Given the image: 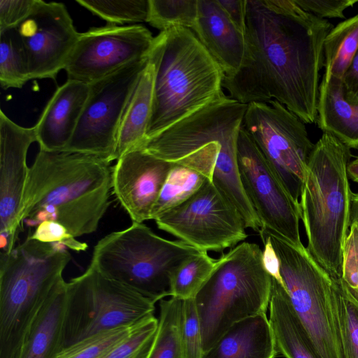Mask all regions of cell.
I'll return each instance as SVG.
<instances>
[{"instance_id": "9a60e30c", "label": "cell", "mask_w": 358, "mask_h": 358, "mask_svg": "<svg viewBox=\"0 0 358 358\" xmlns=\"http://www.w3.org/2000/svg\"><path fill=\"white\" fill-rule=\"evenodd\" d=\"M152 33L141 24H107L80 33L64 70L68 80L90 85L149 56Z\"/></svg>"}, {"instance_id": "d4e9b609", "label": "cell", "mask_w": 358, "mask_h": 358, "mask_svg": "<svg viewBox=\"0 0 358 358\" xmlns=\"http://www.w3.org/2000/svg\"><path fill=\"white\" fill-rule=\"evenodd\" d=\"M155 67L149 60L140 74L125 108L118 129L115 160L127 152L141 148L145 142L154 90Z\"/></svg>"}, {"instance_id": "7a4b0ae2", "label": "cell", "mask_w": 358, "mask_h": 358, "mask_svg": "<svg viewBox=\"0 0 358 358\" xmlns=\"http://www.w3.org/2000/svg\"><path fill=\"white\" fill-rule=\"evenodd\" d=\"M248 105L224 96L146 140L151 155L199 171L236 209L245 228L259 231L261 222L240 179L237 141Z\"/></svg>"}, {"instance_id": "7bdbcfd3", "label": "cell", "mask_w": 358, "mask_h": 358, "mask_svg": "<svg viewBox=\"0 0 358 358\" xmlns=\"http://www.w3.org/2000/svg\"><path fill=\"white\" fill-rule=\"evenodd\" d=\"M343 83L346 97L358 102V50L343 78Z\"/></svg>"}, {"instance_id": "e0dca14e", "label": "cell", "mask_w": 358, "mask_h": 358, "mask_svg": "<svg viewBox=\"0 0 358 358\" xmlns=\"http://www.w3.org/2000/svg\"><path fill=\"white\" fill-rule=\"evenodd\" d=\"M37 142L35 127H24L0 110V253L16 245L23 229L20 215L29 169V148Z\"/></svg>"}, {"instance_id": "836d02e7", "label": "cell", "mask_w": 358, "mask_h": 358, "mask_svg": "<svg viewBox=\"0 0 358 358\" xmlns=\"http://www.w3.org/2000/svg\"><path fill=\"white\" fill-rule=\"evenodd\" d=\"M136 324L92 335L64 348L55 358H104L129 336Z\"/></svg>"}, {"instance_id": "83f0119b", "label": "cell", "mask_w": 358, "mask_h": 358, "mask_svg": "<svg viewBox=\"0 0 358 358\" xmlns=\"http://www.w3.org/2000/svg\"><path fill=\"white\" fill-rule=\"evenodd\" d=\"M182 301L172 296L160 301L158 327L148 358H184L180 332Z\"/></svg>"}, {"instance_id": "d6986e66", "label": "cell", "mask_w": 358, "mask_h": 358, "mask_svg": "<svg viewBox=\"0 0 358 358\" xmlns=\"http://www.w3.org/2000/svg\"><path fill=\"white\" fill-rule=\"evenodd\" d=\"M89 92V85L71 80L56 90L34 126L40 150H65L76 129Z\"/></svg>"}, {"instance_id": "44dd1931", "label": "cell", "mask_w": 358, "mask_h": 358, "mask_svg": "<svg viewBox=\"0 0 358 358\" xmlns=\"http://www.w3.org/2000/svg\"><path fill=\"white\" fill-rule=\"evenodd\" d=\"M66 284L62 278L53 287L27 328L15 358H55L61 351Z\"/></svg>"}, {"instance_id": "ee69618b", "label": "cell", "mask_w": 358, "mask_h": 358, "mask_svg": "<svg viewBox=\"0 0 358 358\" xmlns=\"http://www.w3.org/2000/svg\"><path fill=\"white\" fill-rule=\"evenodd\" d=\"M355 222L358 227V193L352 192L350 202V223Z\"/></svg>"}, {"instance_id": "ffe728a7", "label": "cell", "mask_w": 358, "mask_h": 358, "mask_svg": "<svg viewBox=\"0 0 358 358\" xmlns=\"http://www.w3.org/2000/svg\"><path fill=\"white\" fill-rule=\"evenodd\" d=\"M192 31L224 76H231L239 70L245 53V36L231 22L217 0H198Z\"/></svg>"}, {"instance_id": "3957f363", "label": "cell", "mask_w": 358, "mask_h": 358, "mask_svg": "<svg viewBox=\"0 0 358 358\" xmlns=\"http://www.w3.org/2000/svg\"><path fill=\"white\" fill-rule=\"evenodd\" d=\"M112 173L110 163L92 155L39 150L24 189L22 227L51 220L76 238L96 231L110 203Z\"/></svg>"}, {"instance_id": "b9f144b4", "label": "cell", "mask_w": 358, "mask_h": 358, "mask_svg": "<svg viewBox=\"0 0 358 358\" xmlns=\"http://www.w3.org/2000/svg\"><path fill=\"white\" fill-rule=\"evenodd\" d=\"M259 236L264 245L262 261L264 268L271 277L282 284L280 273V262L277 254L268 238L262 234H259Z\"/></svg>"}, {"instance_id": "8d00e7d4", "label": "cell", "mask_w": 358, "mask_h": 358, "mask_svg": "<svg viewBox=\"0 0 358 358\" xmlns=\"http://www.w3.org/2000/svg\"><path fill=\"white\" fill-rule=\"evenodd\" d=\"M341 280L349 292L358 301V227L351 222L343 252Z\"/></svg>"}, {"instance_id": "f35d334b", "label": "cell", "mask_w": 358, "mask_h": 358, "mask_svg": "<svg viewBox=\"0 0 358 358\" xmlns=\"http://www.w3.org/2000/svg\"><path fill=\"white\" fill-rule=\"evenodd\" d=\"M303 10L321 19L344 18V10L358 0H294Z\"/></svg>"}, {"instance_id": "4dcf8cb0", "label": "cell", "mask_w": 358, "mask_h": 358, "mask_svg": "<svg viewBox=\"0 0 358 358\" xmlns=\"http://www.w3.org/2000/svg\"><path fill=\"white\" fill-rule=\"evenodd\" d=\"M29 80L26 55L15 28L1 31V87L4 90L22 88Z\"/></svg>"}, {"instance_id": "603a6c76", "label": "cell", "mask_w": 358, "mask_h": 358, "mask_svg": "<svg viewBox=\"0 0 358 358\" xmlns=\"http://www.w3.org/2000/svg\"><path fill=\"white\" fill-rule=\"evenodd\" d=\"M317 123L350 149L358 150V102L349 100L343 80L323 75L320 84Z\"/></svg>"}, {"instance_id": "f546056e", "label": "cell", "mask_w": 358, "mask_h": 358, "mask_svg": "<svg viewBox=\"0 0 358 358\" xmlns=\"http://www.w3.org/2000/svg\"><path fill=\"white\" fill-rule=\"evenodd\" d=\"M216 261L202 250L183 262L171 275L170 296L194 298L213 272Z\"/></svg>"}, {"instance_id": "6da1fadb", "label": "cell", "mask_w": 358, "mask_h": 358, "mask_svg": "<svg viewBox=\"0 0 358 358\" xmlns=\"http://www.w3.org/2000/svg\"><path fill=\"white\" fill-rule=\"evenodd\" d=\"M333 27L294 0H247L243 59L223 88L241 103L276 100L304 123L317 122L324 42Z\"/></svg>"}, {"instance_id": "277c9868", "label": "cell", "mask_w": 358, "mask_h": 358, "mask_svg": "<svg viewBox=\"0 0 358 358\" xmlns=\"http://www.w3.org/2000/svg\"><path fill=\"white\" fill-rule=\"evenodd\" d=\"M149 60L155 78L146 140L225 95L224 73L189 29L160 31Z\"/></svg>"}, {"instance_id": "8992f818", "label": "cell", "mask_w": 358, "mask_h": 358, "mask_svg": "<svg viewBox=\"0 0 358 358\" xmlns=\"http://www.w3.org/2000/svg\"><path fill=\"white\" fill-rule=\"evenodd\" d=\"M271 276L259 245L243 242L216 261L196 295L203 352L210 349L236 323L268 309Z\"/></svg>"}, {"instance_id": "60d3db41", "label": "cell", "mask_w": 358, "mask_h": 358, "mask_svg": "<svg viewBox=\"0 0 358 358\" xmlns=\"http://www.w3.org/2000/svg\"><path fill=\"white\" fill-rule=\"evenodd\" d=\"M217 2L235 27L245 34L247 0H217Z\"/></svg>"}, {"instance_id": "4fadbf2b", "label": "cell", "mask_w": 358, "mask_h": 358, "mask_svg": "<svg viewBox=\"0 0 358 358\" xmlns=\"http://www.w3.org/2000/svg\"><path fill=\"white\" fill-rule=\"evenodd\" d=\"M155 221L158 229L206 252H222L248 237L241 215L208 178L192 196Z\"/></svg>"}, {"instance_id": "e575fe53", "label": "cell", "mask_w": 358, "mask_h": 358, "mask_svg": "<svg viewBox=\"0 0 358 358\" xmlns=\"http://www.w3.org/2000/svg\"><path fill=\"white\" fill-rule=\"evenodd\" d=\"M158 327V319L150 316L138 322L132 331L104 358H148Z\"/></svg>"}, {"instance_id": "1f68e13d", "label": "cell", "mask_w": 358, "mask_h": 358, "mask_svg": "<svg viewBox=\"0 0 358 358\" xmlns=\"http://www.w3.org/2000/svg\"><path fill=\"white\" fill-rule=\"evenodd\" d=\"M76 2L110 24L123 26L147 22L150 0H76Z\"/></svg>"}, {"instance_id": "52a82bcc", "label": "cell", "mask_w": 358, "mask_h": 358, "mask_svg": "<svg viewBox=\"0 0 358 358\" xmlns=\"http://www.w3.org/2000/svg\"><path fill=\"white\" fill-rule=\"evenodd\" d=\"M60 243L29 236L0 253V358H15L32 320L71 259Z\"/></svg>"}, {"instance_id": "2e32d148", "label": "cell", "mask_w": 358, "mask_h": 358, "mask_svg": "<svg viewBox=\"0 0 358 358\" xmlns=\"http://www.w3.org/2000/svg\"><path fill=\"white\" fill-rule=\"evenodd\" d=\"M15 29L31 79L55 80L65 69L80 35L64 3L42 0L36 1L30 13Z\"/></svg>"}, {"instance_id": "8fae6325", "label": "cell", "mask_w": 358, "mask_h": 358, "mask_svg": "<svg viewBox=\"0 0 358 358\" xmlns=\"http://www.w3.org/2000/svg\"><path fill=\"white\" fill-rule=\"evenodd\" d=\"M242 128L299 203L307 164L315 145L305 123L282 103L271 100L248 104Z\"/></svg>"}, {"instance_id": "f6af8a7d", "label": "cell", "mask_w": 358, "mask_h": 358, "mask_svg": "<svg viewBox=\"0 0 358 358\" xmlns=\"http://www.w3.org/2000/svg\"><path fill=\"white\" fill-rule=\"evenodd\" d=\"M347 172L348 178L358 183V156L350 162L348 165Z\"/></svg>"}, {"instance_id": "5b68a950", "label": "cell", "mask_w": 358, "mask_h": 358, "mask_svg": "<svg viewBox=\"0 0 358 358\" xmlns=\"http://www.w3.org/2000/svg\"><path fill=\"white\" fill-rule=\"evenodd\" d=\"M350 148L323 132L310 155L300 195L308 239L306 248L334 279L342 278L343 252L350 224V189L347 168Z\"/></svg>"}, {"instance_id": "ac0fdd59", "label": "cell", "mask_w": 358, "mask_h": 358, "mask_svg": "<svg viewBox=\"0 0 358 358\" xmlns=\"http://www.w3.org/2000/svg\"><path fill=\"white\" fill-rule=\"evenodd\" d=\"M113 167V192L132 222L150 220L152 210L174 165L142 148L122 155Z\"/></svg>"}, {"instance_id": "484cf974", "label": "cell", "mask_w": 358, "mask_h": 358, "mask_svg": "<svg viewBox=\"0 0 358 358\" xmlns=\"http://www.w3.org/2000/svg\"><path fill=\"white\" fill-rule=\"evenodd\" d=\"M330 305L341 358H358V301L341 278H331Z\"/></svg>"}, {"instance_id": "74e56055", "label": "cell", "mask_w": 358, "mask_h": 358, "mask_svg": "<svg viewBox=\"0 0 358 358\" xmlns=\"http://www.w3.org/2000/svg\"><path fill=\"white\" fill-rule=\"evenodd\" d=\"M28 236L43 243H60L76 252L85 251L87 248L85 243L76 239L62 224L56 221L41 222Z\"/></svg>"}, {"instance_id": "cb8c5ba5", "label": "cell", "mask_w": 358, "mask_h": 358, "mask_svg": "<svg viewBox=\"0 0 358 358\" xmlns=\"http://www.w3.org/2000/svg\"><path fill=\"white\" fill-rule=\"evenodd\" d=\"M271 282L268 321L278 352L285 358H320L284 285L273 277Z\"/></svg>"}, {"instance_id": "4316f807", "label": "cell", "mask_w": 358, "mask_h": 358, "mask_svg": "<svg viewBox=\"0 0 358 358\" xmlns=\"http://www.w3.org/2000/svg\"><path fill=\"white\" fill-rule=\"evenodd\" d=\"M358 50V14L333 27L324 42L326 76L342 80Z\"/></svg>"}, {"instance_id": "7c38bea8", "label": "cell", "mask_w": 358, "mask_h": 358, "mask_svg": "<svg viewBox=\"0 0 358 358\" xmlns=\"http://www.w3.org/2000/svg\"><path fill=\"white\" fill-rule=\"evenodd\" d=\"M148 58L134 61L89 85L87 101L64 151L92 155L109 163L115 160L120 122Z\"/></svg>"}, {"instance_id": "9c48e42d", "label": "cell", "mask_w": 358, "mask_h": 358, "mask_svg": "<svg viewBox=\"0 0 358 358\" xmlns=\"http://www.w3.org/2000/svg\"><path fill=\"white\" fill-rule=\"evenodd\" d=\"M155 303L90 264L66 284L61 350L92 335L154 315Z\"/></svg>"}, {"instance_id": "d590c367", "label": "cell", "mask_w": 358, "mask_h": 358, "mask_svg": "<svg viewBox=\"0 0 358 358\" xmlns=\"http://www.w3.org/2000/svg\"><path fill=\"white\" fill-rule=\"evenodd\" d=\"M180 325L184 358H201L203 352L201 323L194 298L182 299Z\"/></svg>"}, {"instance_id": "ba28073f", "label": "cell", "mask_w": 358, "mask_h": 358, "mask_svg": "<svg viewBox=\"0 0 358 358\" xmlns=\"http://www.w3.org/2000/svg\"><path fill=\"white\" fill-rule=\"evenodd\" d=\"M200 250L181 240H168L143 223L112 232L94 248L91 263L153 302L170 296L173 271Z\"/></svg>"}, {"instance_id": "7402d4cb", "label": "cell", "mask_w": 358, "mask_h": 358, "mask_svg": "<svg viewBox=\"0 0 358 358\" xmlns=\"http://www.w3.org/2000/svg\"><path fill=\"white\" fill-rule=\"evenodd\" d=\"M278 353L266 313L233 325L201 358H275Z\"/></svg>"}, {"instance_id": "ab89813d", "label": "cell", "mask_w": 358, "mask_h": 358, "mask_svg": "<svg viewBox=\"0 0 358 358\" xmlns=\"http://www.w3.org/2000/svg\"><path fill=\"white\" fill-rule=\"evenodd\" d=\"M36 0H0V32L15 28L31 11Z\"/></svg>"}, {"instance_id": "30bf717a", "label": "cell", "mask_w": 358, "mask_h": 358, "mask_svg": "<svg viewBox=\"0 0 358 358\" xmlns=\"http://www.w3.org/2000/svg\"><path fill=\"white\" fill-rule=\"evenodd\" d=\"M279 259L280 273L292 306L320 358H341L334 330L331 278L302 244L296 245L262 228Z\"/></svg>"}, {"instance_id": "d6a6232c", "label": "cell", "mask_w": 358, "mask_h": 358, "mask_svg": "<svg viewBox=\"0 0 358 358\" xmlns=\"http://www.w3.org/2000/svg\"><path fill=\"white\" fill-rule=\"evenodd\" d=\"M198 10V0H150L147 22L161 31L180 27L192 30Z\"/></svg>"}, {"instance_id": "f1b7e54d", "label": "cell", "mask_w": 358, "mask_h": 358, "mask_svg": "<svg viewBox=\"0 0 358 358\" xmlns=\"http://www.w3.org/2000/svg\"><path fill=\"white\" fill-rule=\"evenodd\" d=\"M206 179L193 169L174 164L152 210L150 220H156L185 201L200 189Z\"/></svg>"}, {"instance_id": "5bb4252c", "label": "cell", "mask_w": 358, "mask_h": 358, "mask_svg": "<svg viewBox=\"0 0 358 358\" xmlns=\"http://www.w3.org/2000/svg\"><path fill=\"white\" fill-rule=\"evenodd\" d=\"M237 162L242 186L262 228L276 233L294 245H302L299 203L289 194L242 126L237 141Z\"/></svg>"}]
</instances>
